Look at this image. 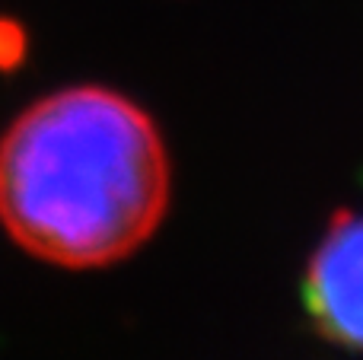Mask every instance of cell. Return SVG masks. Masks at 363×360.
Wrapping results in <instances>:
<instances>
[{"label": "cell", "instance_id": "1", "mask_svg": "<svg viewBox=\"0 0 363 360\" xmlns=\"http://www.w3.org/2000/svg\"><path fill=\"white\" fill-rule=\"evenodd\" d=\"M172 195L169 147L128 93L74 83L0 134V230L38 261L96 271L131 259Z\"/></svg>", "mask_w": 363, "mask_h": 360}, {"label": "cell", "instance_id": "2", "mask_svg": "<svg viewBox=\"0 0 363 360\" xmlns=\"http://www.w3.org/2000/svg\"><path fill=\"white\" fill-rule=\"evenodd\" d=\"M303 310L319 338L363 354V210H335L303 271Z\"/></svg>", "mask_w": 363, "mask_h": 360}, {"label": "cell", "instance_id": "3", "mask_svg": "<svg viewBox=\"0 0 363 360\" xmlns=\"http://www.w3.org/2000/svg\"><path fill=\"white\" fill-rule=\"evenodd\" d=\"M29 55V35L23 23L10 16H0V74H10Z\"/></svg>", "mask_w": 363, "mask_h": 360}]
</instances>
